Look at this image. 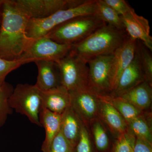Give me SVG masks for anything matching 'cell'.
I'll return each mask as SVG.
<instances>
[{"label":"cell","mask_w":152,"mask_h":152,"mask_svg":"<svg viewBox=\"0 0 152 152\" xmlns=\"http://www.w3.org/2000/svg\"><path fill=\"white\" fill-rule=\"evenodd\" d=\"M29 19L15 0H0V58L19 61L31 45L35 39L26 31Z\"/></svg>","instance_id":"6da1fadb"},{"label":"cell","mask_w":152,"mask_h":152,"mask_svg":"<svg viewBox=\"0 0 152 152\" xmlns=\"http://www.w3.org/2000/svg\"><path fill=\"white\" fill-rule=\"evenodd\" d=\"M128 37L125 30L105 24L73 45L70 53L88 63L97 57L113 54Z\"/></svg>","instance_id":"7a4b0ae2"},{"label":"cell","mask_w":152,"mask_h":152,"mask_svg":"<svg viewBox=\"0 0 152 152\" xmlns=\"http://www.w3.org/2000/svg\"><path fill=\"white\" fill-rule=\"evenodd\" d=\"M105 24L96 14L83 16L61 24L45 36L58 43L74 45Z\"/></svg>","instance_id":"3957f363"},{"label":"cell","mask_w":152,"mask_h":152,"mask_svg":"<svg viewBox=\"0 0 152 152\" xmlns=\"http://www.w3.org/2000/svg\"><path fill=\"white\" fill-rule=\"evenodd\" d=\"M96 0H85L80 4L71 8L58 11L43 19H30L27 26L28 37L34 39L46 35L54 28L77 17L95 15Z\"/></svg>","instance_id":"277c9868"},{"label":"cell","mask_w":152,"mask_h":152,"mask_svg":"<svg viewBox=\"0 0 152 152\" xmlns=\"http://www.w3.org/2000/svg\"><path fill=\"white\" fill-rule=\"evenodd\" d=\"M9 104L11 109L26 116L31 123L42 126L39 121L42 107L40 91L35 85H17L9 98Z\"/></svg>","instance_id":"5b68a950"},{"label":"cell","mask_w":152,"mask_h":152,"mask_svg":"<svg viewBox=\"0 0 152 152\" xmlns=\"http://www.w3.org/2000/svg\"><path fill=\"white\" fill-rule=\"evenodd\" d=\"M56 63L61 86L69 92L88 89V68L86 62L69 52Z\"/></svg>","instance_id":"8992f818"},{"label":"cell","mask_w":152,"mask_h":152,"mask_svg":"<svg viewBox=\"0 0 152 152\" xmlns=\"http://www.w3.org/2000/svg\"><path fill=\"white\" fill-rule=\"evenodd\" d=\"M72 45L58 43L44 36L35 39L19 61L23 65L38 61L56 62L69 53Z\"/></svg>","instance_id":"52a82bcc"},{"label":"cell","mask_w":152,"mask_h":152,"mask_svg":"<svg viewBox=\"0 0 152 152\" xmlns=\"http://www.w3.org/2000/svg\"><path fill=\"white\" fill-rule=\"evenodd\" d=\"M84 0H15L17 6L30 19H43L58 11L78 6Z\"/></svg>","instance_id":"ba28073f"},{"label":"cell","mask_w":152,"mask_h":152,"mask_svg":"<svg viewBox=\"0 0 152 152\" xmlns=\"http://www.w3.org/2000/svg\"><path fill=\"white\" fill-rule=\"evenodd\" d=\"M113 55L100 56L88 63V89L99 96L110 95V68Z\"/></svg>","instance_id":"9c48e42d"},{"label":"cell","mask_w":152,"mask_h":152,"mask_svg":"<svg viewBox=\"0 0 152 152\" xmlns=\"http://www.w3.org/2000/svg\"><path fill=\"white\" fill-rule=\"evenodd\" d=\"M69 93L71 107L82 122L88 128L90 123L98 118L99 97L88 89Z\"/></svg>","instance_id":"30bf717a"},{"label":"cell","mask_w":152,"mask_h":152,"mask_svg":"<svg viewBox=\"0 0 152 152\" xmlns=\"http://www.w3.org/2000/svg\"><path fill=\"white\" fill-rule=\"evenodd\" d=\"M136 42L137 40L128 36L122 45L113 54L110 68V93L115 86L121 75L134 59Z\"/></svg>","instance_id":"8fae6325"},{"label":"cell","mask_w":152,"mask_h":152,"mask_svg":"<svg viewBox=\"0 0 152 152\" xmlns=\"http://www.w3.org/2000/svg\"><path fill=\"white\" fill-rule=\"evenodd\" d=\"M121 18L128 35L134 39L141 41L152 52V37L148 19L138 15L134 9Z\"/></svg>","instance_id":"7c38bea8"},{"label":"cell","mask_w":152,"mask_h":152,"mask_svg":"<svg viewBox=\"0 0 152 152\" xmlns=\"http://www.w3.org/2000/svg\"><path fill=\"white\" fill-rule=\"evenodd\" d=\"M99 97L98 118L115 139L128 132L126 122L110 104Z\"/></svg>","instance_id":"4fadbf2b"},{"label":"cell","mask_w":152,"mask_h":152,"mask_svg":"<svg viewBox=\"0 0 152 152\" xmlns=\"http://www.w3.org/2000/svg\"><path fill=\"white\" fill-rule=\"evenodd\" d=\"M145 81L143 73L136 53L134 58L123 72L110 96L119 97Z\"/></svg>","instance_id":"5bb4252c"},{"label":"cell","mask_w":152,"mask_h":152,"mask_svg":"<svg viewBox=\"0 0 152 152\" xmlns=\"http://www.w3.org/2000/svg\"><path fill=\"white\" fill-rule=\"evenodd\" d=\"M42 106L53 113L62 115L71 106L69 92L62 86L40 91Z\"/></svg>","instance_id":"9a60e30c"},{"label":"cell","mask_w":152,"mask_h":152,"mask_svg":"<svg viewBox=\"0 0 152 152\" xmlns=\"http://www.w3.org/2000/svg\"><path fill=\"white\" fill-rule=\"evenodd\" d=\"M38 69L35 86L40 91H46L61 86L59 70L56 62L38 61L34 62Z\"/></svg>","instance_id":"2e32d148"},{"label":"cell","mask_w":152,"mask_h":152,"mask_svg":"<svg viewBox=\"0 0 152 152\" xmlns=\"http://www.w3.org/2000/svg\"><path fill=\"white\" fill-rule=\"evenodd\" d=\"M61 115L50 111L43 107H41L39 121L45 131V137L42 146V152H48L54 139L59 132Z\"/></svg>","instance_id":"e0dca14e"},{"label":"cell","mask_w":152,"mask_h":152,"mask_svg":"<svg viewBox=\"0 0 152 152\" xmlns=\"http://www.w3.org/2000/svg\"><path fill=\"white\" fill-rule=\"evenodd\" d=\"M152 87L148 82L144 81L119 97L141 111H148L152 103Z\"/></svg>","instance_id":"ac0fdd59"},{"label":"cell","mask_w":152,"mask_h":152,"mask_svg":"<svg viewBox=\"0 0 152 152\" xmlns=\"http://www.w3.org/2000/svg\"><path fill=\"white\" fill-rule=\"evenodd\" d=\"M82 124L71 106L61 115L60 132L74 148L78 141Z\"/></svg>","instance_id":"d6986e66"},{"label":"cell","mask_w":152,"mask_h":152,"mask_svg":"<svg viewBox=\"0 0 152 152\" xmlns=\"http://www.w3.org/2000/svg\"><path fill=\"white\" fill-rule=\"evenodd\" d=\"M89 130L97 152H110L113 145L111 134L99 118L90 123Z\"/></svg>","instance_id":"ffe728a7"},{"label":"cell","mask_w":152,"mask_h":152,"mask_svg":"<svg viewBox=\"0 0 152 152\" xmlns=\"http://www.w3.org/2000/svg\"><path fill=\"white\" fill-rule=\"evenodd\" d=\"M151 113L143 112L141 115L128 123V132L135 138L152 144Z\"/></svg>","instance_id":"44dd1931"},{"label":"cell","mask_w":152,"mask_h":152,"mask_svg":"<svg viewBox=\"0 0 152 152\" xmlns=\"http://www.w3.org/2000/svg\"><path fill=\"white\" fill-rule=\"evenodd\" d=\"M100 96L110 104L121 115L127 124L139 116L143 112L120 97L110 95Z\"/></svg>","instance_id":"7402d4cb"},{"label":"cell","mask_w":152,"mask_h":152,"mask_svg":"<svg viewBox=\"0 0 152 152\" xmlns=\"http://www.w3.org/2000/svg\"><path fill=\"white\" fill-rule=\"evenodd\" d=\"M96 15L106 24L120 30H125L121 16L104 2L96 0Z\"/></svg>","instance_id":"603a6c76"},{"label":"cell","mask_w":152,"mask_h":152,"mask_svg":"<svg viewBox=\"0 0 152 152\" xmlns=\"http://www.w3.org/2000/svg\"><path fill=\"white\" fill-rule=\"evenodd\" d=\"M135 53L143 73L145 81L152 86L151 52L142 42L137 40Z\"/></svg>","instance_id":"cb8c5ba5"},{"label":"cell","mask_w":152,"mask_h":152,"mask_svg":"<svg viewBox=\"0 0 152 152\" xmlns=\"http://www.w3.org/2000/svg\"><path fill=\"white\" fill-rule=\"evenodd\" d=\"M13 90L12 86L6 82L0 86V128L5 124L8 117L12 113L13 110L9 105V99Z\"/></svg>","instance_id":"d4e9b609"},{"label":"cell","mask_w":152,"mask_h":152,"mask_svg":"<svg viewBox=\"0 0 152 152\" xmlns=\"http://www.w3.org/2000/svg\"><path fill=\"white\" fill-rule=\"evenodd\" d=\"M74 152H97L88 128L83 123L78 141L75 147Z\"/></svg>","instance_id":"484cf974"},{"label":"cell","mask_w":152,"mask_h":152,"mask_svg":"<svg viewBox=\"0 0 152 152\" xmlns=\"http://www.w3.org/2000/svg\"><path fill=\"white\" fill-rule=\"evenodd\" d=\"M135 137L127 133L115 139L110 152H132Z\"/></svg>","instance_id":"4316f807"},{"label":"cell","mask_w":152,"mask_h":152,"mask_svg":"<svg viewBox=\"0 0 152 152\" xmlns=\"http://www.w3.org/2000/svg\"><path fill=\"white\" fill-rule=\"evenodd\" d=\"M75 148L59 132L52 142L48 152H74Z\"/></svg>","instance_id":"83f0119b"},{"label":"cell","mask_w":152,"mask_h":152,"mask_svg":"<svg viewBox=\"0 0 152 152\" xmlns=\"http://www.w3.org/2000/svg\"><path fill=\"white\" fill-rule=\"evenodd\" d=\"M22 65L20 61H10L0 58V86L6 83V77L10 73Z\"/></svg>","instance_id":"f1b7e54d"},{"label":"cell","mask_w":152,"mask_h":152,"mask_svg":"<svg viewBox=\"0 0 152 152\" xmlns=\"http://www.w3.org/2000/svg\"><path fill=\"white\" fill-rule=\"evenodd\" d=\"M104 2L110 7L121 16L126 15L132 10L127 2L124 0H103Z\"/></svg>","instance_id":"f546056e"},{"label":"cell","mask_w":152,"mask_h":152,"mask_svg":"<svg viewBox=\"0 0 152 152\" xmlns=\"http://www.w3.org/2000/svg\"><path fill=\"white\" fill-rule=\"evenodd\" d=\"M133 152H152V144L142 139L135 138Z\"/></svg>","instance_id":"4dcf8cb0"},{"label":"cell","mask_w":152,"mask_h":152,"mask_svg":"<svg viewBox=\"0 0 152 152\" xmlns=\"http://www.w3.org/2000/svg\"><path fill=\"white\" fill-rule=\"evenodd\" d=\"M132 152H133V151H132Z\"/></svg>","instance_id":"1f68e13d"}]
</instances>
